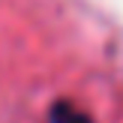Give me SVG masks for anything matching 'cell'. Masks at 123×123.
I'll list each match as a JSON object with an SVG mask.
<instances>
[{
	"label": "cell",
	"instance_id": "cell-1",
	"mask_svg": "<svg viewBox=\"0 0 123 123\" xmlns=\"http://www.w3.org/2000/svg\"><path fill=\"white\" fill-rule=\"evenodd\" d=\"M48 123H93L87 111H81L78 105H72L69 99H57L48 108Z\"/></svg>",
	"mask_w": 123,
	"mask_h": 123
}]
</instances>
